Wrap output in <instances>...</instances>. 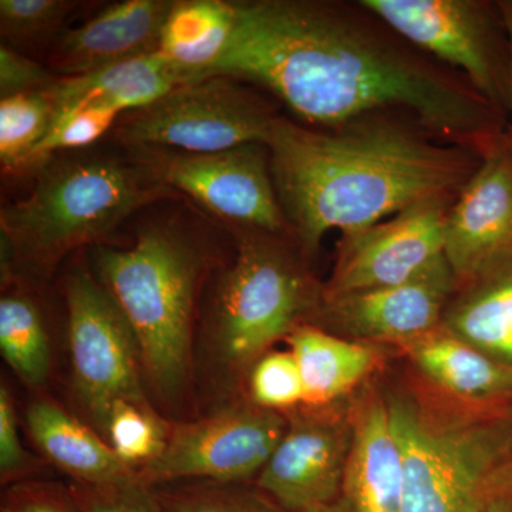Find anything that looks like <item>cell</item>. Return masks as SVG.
Returning a JSON list of instances; mask_svg holds the SVG:
<instances>
[{"instance_id":"14","label":"cell","mask_w":512,"mask_h":512,"mask_svg":"<svg viewBox=\"0 0 512 512\" xmlns=\"http://www.w3.org/2000/svg\"><path fill=\"white\" fill-rule=\"evenodd\" d=\"M458 285L444 256L402 284L322 298L315 316L353 340L396 346L439 328Z\"/></svg>"},{"instance_id":"27","label":"cell","mask_w":512,"mask_h":512,"mask_svg":"<svg viewBox=\"0 0 512 512\" xmlns=\"http://www.w3.org/2000/svg\"><path fill=\"white\" fill-rule=\"evenodd\" d=\"M170 426L154 407L147 409L133 403H119L107 417L103 436L117 457L137 473L160 456Z\"/></svg>"},{"instance_id":"39","label":"cell","mask_w":512,"mask_h":512,"mask_svg":"<svg viewBox=\"0 0 512 512\" xmlns=\"http://www.w3.org/2000/svg\"><path fill=\"white\" fill-rule=\"evenodd\" d=\"M504 508H505V511L512 512V505H511V507H504Z\"/></svg>"},{"instance_id":"38","label":"cell","mask_w":512,"mask_h":512,"mask_svg":"<svg viewBox=\"0 0 512 512\" xmlns=\"http://www.w3.org/2000/svg\"><path fill=\"white\" fill-rule=\"evenodd\" d=\"M484 512H507V511H505V508L503 507V505L494 504V505H491V507L488 508V510H485Z\"/></svg>"},{"instance_id":"4","label":"cell","mask_w":512,"mask_h":512,"mask_svg":"<svg viewBox=\"0 0 512 512\" xmlns=\"http://www.w3.org/2000/svg\"><path fill=\"white\" fill-rule=\"evenodd\" d=\"M178 192L131 156H52L25 200L0 212L2 274L47 278L70 252L107 245L134 212Z\"/></svg>"},{"instance_id":"29","label":"cell","mask_w":512,"mask_h":512,"mask_svg":"<svg viewBox=\"0 0 512 512\" xmlns=\"http://www.w3.org/2000/svg\"><path fill=\"white\" fill-rule=\"evenodd\" d=\"M251 402L271 412H289L305 404V384L296 357L288 352H269L248 376Z\"/></svg>"},{"instance_id":"33","label":"cell","mask_w":512,"mask_h":512,"mask_svg":"<svg viewBox=\"0 0 512 512\" xmlns=\"http://www.w3.org/2000/svg\"><path fill=\"white\" fill-rule=\"evenodd\" d=\"M36 463L23 447L19 436L15 403L8 387L0 386V477L2 484L9 485L25 481Z\"/></svg>"},{"instance_id":"31","label":"cell","mask_w":512,"mask_h":512,"mask_svg":"<svg viewBox=\"0 0 512 512\" xmlns=\"http://www.w3.org/2000/svg\"><path fill=\"white\" fill-rule=\"evenodd\" d=\"M83 512H163L153 488L137 477L111 483L69 484Z\"/></svg>"},{"instance_id":"16","label":"cell","mask_w":512,"mask_h":512,"mask_svg":"<svg viewBox=\"0 0 512 512\" xmlns=\"http://www.w3.org/2000/svg\"><path fill=\"white\" fill-rule=\"evenodd\" d=\"M175 0L114 3L74 29H64L50 46V70L59 77L97 72L160 50L165 22Z\"/></svg>"},{"instance_id":"19","label":"cell","mask_w":512,"mask_h":512,"mask_svg":"<svg viewBox=\"0 0 512 512\" xmlns=\"http://www.w3.org/2000/svg\"><path fill=\"white\" fill-rule=\"evenodd\" d=\"M441 325L512 370V249L458 285Z\"/></svg>"},{"instance_id":"36","label":"cell","mask_w":512,"mask_h":512,"mask_svg":"<svg viewBox=\"0 0 512 512\" xmlns=\"http://www.w3.org/2000/svg\"><path fill=\"white\" fill-rule=\"evenodd\" d=\"M303 512H350L348 504L343 501V498L340 497L338 501L335 503L328 505H320V507L311 508V510H306Z\"/></svg>"},{"instance_id":"9","label":"cell","mask_w":512,"mask_h":512,"mask_svg":"<svg viewBox=\"0 0 512 512\" xmlns=\"http://www.w3.org/2000/svg\"><path fill=\"white\" fill-rule=\"evenodd\" d=\"M63 295L74 393L97 429L116 404L153 409L134 330L92 268L74 266Z\"/></svg>"},{"instance_id":"1","label":"cell","mask_w":512,"mask_h":512,"mask_svg":"<svg viewBox=\"0 0 512 512\" xmlns=\"http://www.w3.org/2000/svg\"><path fill=\"white\" fill-rule=\"evenodd\" d=\"M235 3L231 36L208 76L262 86L312 127L403 113L433 136L481 150L508 128L468 84L362 2Z\"/></svg>"},{"instance_id":"32","label":"cell","mask_w":512,"mask_h":512,"mask_svg":"<svg viewBox=\"0 0 512 512\" xmlns=\"http://www.w3.org/2000/svg\"><path fill=\"white\" fill-rule=\"evenodd\" d=\"M2 512H83L69 485L25 480L6 487Z\"/></svg>"},{"instance_id":"34","label":"cell","mask_w":512,"mask_h":512,"mask_svg":"<svg viewBox=\"0 0 512 512\" xmlns=\"http://www.w3.org/2000/svg\"><path fill=\"white\" fill-rule=\"evenodd\" d=\"M52 70L30 59L25 53L0 47V99L18 94L42 92L56 82Z\"/></svg>"},{"instance_id":"13","label":"cell","mask_w":512,"mask_h":512,"mask_svg":"<svg viewBox=\"0 0 512 512\" xmlns=\"http://www.w3.org/2000/svg\"><path fill=\"white\" fill-rule=\"evenodd\" d=\"M309 409L293 414L284 437L255 478L256 487L289 512L311 510L342 497L352 446V420Z\"/></svg>"},{"instance_id":"20","label":"cell","mask_w":512,"mask_h":512,"mask_svg":"<svg viewBox=\"0 0 512 512\" xmlns=\"http://www.w3.org/2000/svg\"><path fill=\"white\" fill-rule=\"evenodd\" d=\"M25 423L37 450L74 483H111L137 477L106 440L53 400H33L26 409Z\"/></svg>"},{"instance_id":"11","label":"cell","mask_w":512,"mask_h":512,"mask_svg":"<svg viewBox=\"0 0 512 512\" xmlns=\"http://www.w3.org/2000/svg\"><path fill=\"white\" fill-rule=\"evenodd\" d=\"M158 181L191 197L229 227L288 234L274 181L268 147L249 143L194 154L163 147L127 148Z\"/></svg>"},{"instance_id":"6","label":"cell","mask_w":512,"mask_h":512,"mask_svg":"<svg viewBox=\"0 0 512 512\" xmlns=\"http://www.w3.org/2000/svg\"><path fill=\"white\" fill-rule=\"evenodd\" d=\"M404 474L403 512H484L512 477V406L446 419L403 396L387 399Z\"/></svg>"},{"instance_id":"5","label":"cell","mask_w":512,"mask_h":512,"mask_svg":"<svg viewBox=\"0 0 512 512\" xmlns=\"http://www.w3.org/2000/svg\"><path fill=\"white\" fill-rule=\"evenodd\" d=\"M234 261L212 281L202 345L221 387L249 376L266 350L318 312L322 286L291 235L231 227Z\"/></svg>"},{"instance_id":"23","label":"cell","mask_w":512,"mask_h":512,"mask_svg":"<svg viewBox=\"0 0 512 512\" xmlns=\"http://www.w3.org/2000/svg\"><path fill=\"white\" fill-rule=\"evenodd\" d=\"M234 22V2L175 0L158 52L190 79L207 77L227 46Z\"/></svg>"},{"instance_id":"28","label":"cell","mask_w":512,"mask_h":512,"mask_svg":"<svg viewBox=\"0 0 512 512\" xmlns=\"http://www.w3.org/2000/svg\"><path fill=\"white\" fill-rule=\"evenodd\" d=\"M76 6V2L67 0H2V45L23 53V49H33L50 40L55 42L64 30V20Z\"/></svg>"},{"instance_id":"17","label":"cell","mask_w":512,"mask_h":512,"mask_svg":"<svg viewBox=\"0 0 512 512\" xmlns=\"http://www.w3.org/2000/svg\"><path fill=\"white\" fill-rule=\"evenodd\" d=\"M342 498L350 512H403L404 474L387 402L367 396L352 419Z\"/></svg>"},{"instance_id":"35","label":"cell","mask_w":512,"mask_h":512,"mask_svg":"<svg viewBox=\"0 0 512 512\" xmlns=\"http://www.w3.org/2000/svg\"><path fill=\"white\" fill-rule=\"evenodd\" d=\"M498 2H500L501 10H503L505 23H507V28L508 30H510L512 45V0H498ZM508 133H510V136L512 138V89L510 114H508Z\"/></svg>"},{"instance_id":"24","label":"cell","mask_w":512,"mask_h":512,"mask_svg":"<svg viewBox=\"0 0 512 512\" xmlns=\"http://www.w3.org/2000/svg\"><path fill=\"white\" fill-rule=\"evenodd\" d=\"M0 298V352L10 369L32 389H42L52 369V346L42 309L18 284L16 276L3 278Z\"/></svg>"},{"instance_id":"25","label":"cell","mask_w":512,"mask_h":512,"mask_svg":"<svg viewBox=\"0 0 512 512\" xmlns=\"http://www.w3.org/2000/svg\"><path fill=\"white\" fill-rule=\"evenodd\" d=\"M56 119L49 89L0 99V163L5 173L39 170L40 146Z\"/></svg>"},{"instance_id":"7","label":"cell","mask_w":512,"mask_h":512,"mask_svg":"<svg viewBox=\"0 0 512 512\" xmlns=\"http://www.w3.org/2000/svg\"><path fill=\"white\" fill-rule=\"evenodd\" d=\"M247 84L225 74L188 80L143 109L121 114L114 137L126 148L163 147L194 154L265 144L281 114Z\"/></svg>"},{"instance_id":"15","label":"cell","mask_w":512,"mask_h":512,"mask_svg":"<svg viewBox=\"0 0 512 512\" xmlns=\"http://www.w3.org/2000/svg\"><path fill=\"white\" fill-rule=\"evenodd\" d=\"M511 249L512 138L507 128L481 148L476 173L451 205L444 255L461 284Z\"/></svg>"},{"instance_id":"22","label":"cell","mask_w":512,"mask_h":512,"mask_svg":"<svg viewBox=\"0 0 512 512\" xmlns=\"http://www.w3.org/2000/svg\"><path fill=\"white\" fill-rule=\"evenodd\" d=\"M286 342L301 369L305 406L313 409L352 392L379 363L370 343L338 338L309 323L293 330Z\"/></svg>"},{"instance_id":"8","label":"cell","mask_w":512,"mask_h":512,"mask_svg":"<svg viewBox=\"0 0 512 512\" xmlns=\"http://www.w3.org/2000/svg\"><path fill=\"white\" fill-rule=\"evenodd\" d=\"M407 42L454 70L508 120L512 45L500 2L360 0Z\"/></svg>"},{"instance_id":"12","label":"cell","mask_w":512,"mask_h":512,"mask_svg":"<svg viewBox=\"0 0 512 512\" xmlns=\"http://www.w3.org/2000/svg\"><path fill=\"white\" fill-rule=\"evenodd\" d=\"M456 197L414 204L392 220L343 234L322 298L402 284L444 258L446 224Z\"/></svg>"},{"instance_id":"26","label":"cell","mask_w":512,"mask_h":512,"mask_svg":"<svg viewBox=\"0 0 512 512\" xmlns=\"http://www.w3.org/2000/svg\"><path fill=\"white\" fill-rule=\"evenodd\" d=\"M151 488L163 512H289L244 483L185 481Z\"/></svg>"},{"instance_id":"18","label":"cell","mask_w":512,"mask_h":512,"mask_svg":"<svg viewBox=\"0 0 512 512\" xmlns=\"http://www.w3.org/2000/svg\"><path fill=\"white\" fill-rule=\"evenodd\" d=\"M434 384L483 409L512 406V370L440 325L396 345Z\"/></svg>"},{"instance_id":"3","label":"cell","mask_w":512,"mask_h":512,"mask_svg":"<svg viewBox=\"0 0 512 512\" xmlns=\"http://www.w3.org/2000/svg\"><path fill=\"white\" fill-rule=\"evenodd\" d=\"M92 271L136 335L144 380L163 402L190 383L198 302L210 278V245L178 220L148 224L128 249L92 248Z\"/></svg>"},{"instance_id":"10","label":"cell","mask_w":512,"mask_h":512,"mask_svg":"<svg viewBox=\"0 0 512 512\" xmlns=\"http://www.w3.org/2000/svg\"><path fill=\"white\" fill-rule=\"evenodd\" d=\"M288 429L281 413L234 402L210 416L170 426L163 451L140 468L147 487L212 481L242 484L258 477Z\"/></svg>"},{"instance_id":"2","label":"cell","mask_w":512,"mask_h":512,"mask_svg":"<svg viewBox=\"0 0 512 512\" xmlns=\"http://www.w3.org/2000/svg\"><path fill=\"white\" fill-rule=\"evenodd\" d=\"M265 146L289 232L308 259L332 229L350 234L419 202L457 197L481 163V150L440 140L403 113L333 127L279 116Z\"/></svg>"},{"instance_id":"21","label":"cell","mask_w":512,"mask_h":512,"mask_svg":"<svg viewBox=\"0 0 512 512\" xmlns=\"http://www.w3.org/2000/svg\"><path fill=\"white\" fill-rule=\"evenodd\" d=\"M188 80L194 79L157 52L83 76L57 77L49 92L56 117L83 104H103L123 114L143 109Z\"/></svg>"},{"instance_id":"30","label":"cell","mask_w":512,"mask_h":512,"mask_svg":"<svg viewBox=\"0 0 512 512\" xmlns=\"http://www.w3.org/2000/svg\"><path fill=\"white\" fill-rule=\"evenodd\" d=\"M120 116V111L103 104H83L59 114L45 140L37 147L40 167L56 153L82 150L97 143L104 134L113 131Z\"/></svg>"},{"instance_id":"37","label":"cell","mask_w":512,"mask_h":512,"mask_svg":"<svg viewBox=\"0 0 512 512\" xmlns=\"http://www.w3.org/2000/svg\"><path fill=\"white\" fill-rule=\"evenodd\" d=\"M503 505V507H511L512 505V477L510 484H508L507 491H505L504 498L501 500V503H498Z\"/></svg>"}]
</instances>
